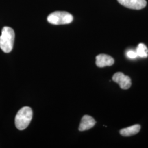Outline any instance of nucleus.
Listing matches in <instances>:
<instances>
[{
  "instance_id": "2",
  "label": "nucleus",
  "mask_w": 148,
  "mask_h": 148,
  "mask_svg": "<svg viewBox=\"0 0 148 148\" xmlns=\"http://www.w3.org/2000/svg\"><path fill=\"white\" fill-rule=\"evenodd\" d=\"M32 118V110L29 106H24L17 112L15 117L16 126L19 130H25Z\"/></svg>"
},
{
  "instance_id": "8",
  "label": "nucleus",
  "mask_w": 148,
  "mask_h": 148,
  "mask_svg": "<svg viewBox=\"0 0 148 148\" xmlns=\"http://www.w3.org/2000/svg\"><path fill=\"white\" fill-rule=\"evenodd\" d=\"M140 130V126L139 125H135L130 127H127L120 130V134L123 137H129L137 134Z\"/></svg>"
},
{
  "instance_id": "7",
  "label": "nucleus",
  "mask_w": 148,
  "mask_h": 148,
  "mask_svg": "<svg viewBox=\"0 0 148 148\" xmlns=\"http://www.w3.org/2000/svg\"><path fill=\"white\" fill-rule=\"evenodd\" d=\"M95 123L96 122L92 117L86 115L82 118L79 130L80 131L88 130L95 126Z\"/></svg>"
},
{
  "instance_id": "5",
  "label": "nucleus",
  "mask_w": 148,
  "mask_h": 148,
  "mask_svg": "<svg viewBox=\"0 0 148 148\" xmlns=\"http://www.w3.org/2000/svg\"><path fill=\"white\" fill-rule=\"evenodd\" d=\"M121 5L133 10H141L147 5L145 0H117Z\"/></svg>"
},
{
  "instance_id": "9",
  "label": "nucleus",
  "mask_w": 148,
  "mask_h": 148,
  "mask_svg": "<svg viewBox=\"0 0 148 148\" xmlns=\"http://www.w3.org/2000/svg\"><path fill=\"white\" fill-rule=\"evenodd\" d=\"M136 53L138 57L141 58H147L148 56V49L147 46L143 43H139L138 46Z\"/></svg>"
},
{
  "instance_id": "6",
  "label": "nucleus",
  "mask_w": 148,
  "mask_h": 148,
  "mask_svg": "<svg viewBox=\"0 0 148 148\" xmlns=\"http://www.w3.org/2000/svg\"><path fill=\"white\" fill-rule=\"evenodd\" d=\"M114 59L111 56L105 54H101L96 57V65L99 68L110 66L114 64Z\"/></svg>"
},
{
  "instance_id": "1",
  "label": "nucleus",
  "mask_w": 148,
  "mask_h": 148,
  "mask_svg": "<svg viewBox=\"0 0 148 148\" xmlns=\"http://www.w3.org/2000/svg\"><path fill=\"white\" fill-rule=\"evenodd\" d=\"M15 33L12 28L5 27L2 30L0 36V48L5 53L11 52L13 47Z\"/></svg>"
},
{
  "instance_id": "10",
  "label": "nucleus",
  "mask_w": 148,
  "mask_h": 148,
  "mask_svg": "<svg viewBox=\"0 0 148 148\" xmlns=\"http://www.w3.org/2000/svg\"><path fill=\"white\" fill-rule=\"evenodd\" d=\"M127 57L130 59H135L138 57V55L136 51H134L133 50H130L127 51L126 53Z\"/></svg>"
},
{
  "instance_id": "4",
  "label": "nucleus",
  "mask_w": 148,
  "mask_h": 148,
  "mask_svg": "<svg viewBox=\"0 0 148 148\" xmlns=\"http://www.w3.org/2000/svg\"><path fill=\"white\" fill-rule=\"evenodd\" d=\"M112 80L117 83L121 88L123 90L128 89L132 85L130 77L128 76L125 75L121 72H118L114 74L112 76Z\"/></svg>"
},
{
  "instance_id": "3",
  "label": "nucleus",
  "mask_w": 148,
  "mask_h": 148,
  "mask_svg": "<svg viewBox=\"0 0 148 148\" xmlns=\"http://www.w3.org/2000/svg\"><path fill=\"white\" fill-rule=\"evenodd\" d=\"M73 21V16L67 12L56 11L48 16L47 21L54 25H63L71 23Z\"/></svg>"
}]
</instances>
